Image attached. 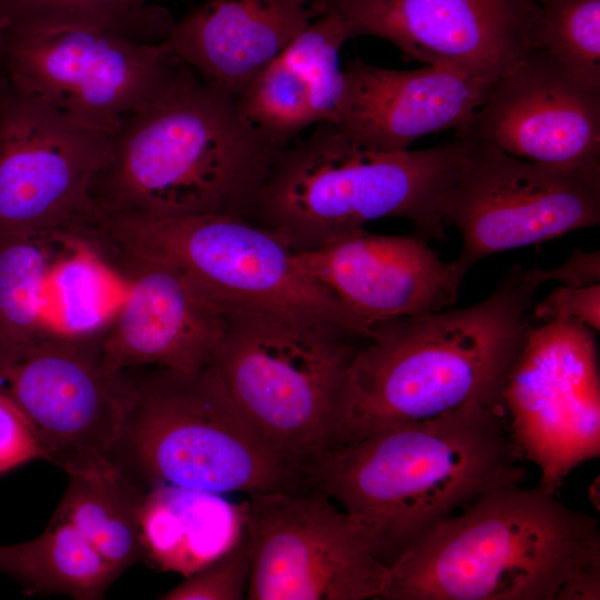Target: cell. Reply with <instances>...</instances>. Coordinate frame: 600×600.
Listing matches in <instances>:
<instances>
[{
    "label": "cell",
    "mask_w": 600,
    "mask_h": 600,
    "mask_svg": "<svg viewBox=\"0 0 600 600\" xmlns=\"http://www.w3.org/2000/svg\"><path fill=\"white\" fill-rule=\"evenodd\" d=\"M244 530V502L231 503L220 493L160 484L144 494L143 560L159 571L189 577L230 550Z\"/></svg>",
    "instance_id": "44dd1931"
},
{
    "label": "cell",
    "mask_w": 600,
    "mask_h": 600,
    "mask_svg": "<svg viewBox=\"0 0 600 600\" xmlns=\"http://www.w3.org/2000/svg\"><path fill=\"white\" fill-rule=\"evenodd\" d=\"M598 520L537 486L484 493L388 567L383 600H594Z\"/></svg>",
    "instance_id": "277c9868"
},
{
    "label": "cell",
    "mask_w": 600,
    "mask_h": 600,
    "mask_svg": "<svg viewBox=\"0 0 600 600\" xmlns=\"http://www.w3.org/2000/svg\"><path fill=\"white\" fill-rule=\"evenodd\" d=\"M317 13L308 0H208L160 43L236 101Z\"/></svg>",
    "instance_id": "ffe728a7"
},
{
    "label": "cell",
    "mask_w": 600,
    "mask_h": 600,
    "mask_svg": "<svg viewBox=\"0 0 600 600\" xmlns=\"http://www.w3.org/2000/svg\"><path fill=\"white\" fill-rule=\"evenodd\" d=\"M68 476L51 519L72 524L120 574L143 560L140 514L146 491L118 469Z\"/></svg>",
    "instance_id": "7402d4cb"
},
{
    "label": "cell",
    "mask_w": 600,
    "mask_h": 600,
    "mask_svg": "<svg viewBox=\"0 0 600 600\" xmlns=\"http://www.w3.org/2000/svg\"><path fill=\"white\" fill-rule=\"evenodd\" d=\"M538 288L529 269L513 266L476 304L374 323L350 363L333 446L469 408L503 410Z\"/></svg>",
    "instance_id": "7a4b0ae2"
},
{
    "label": "cell",
    "mask_w": 600,
    "mask_h": 600,
    "mask_svg": "<svg viewBox=\"0 0 600 600\" xmlns=\"http://www.w3.org/2000/svg\"><path fill=\"white\" fill-rule=\"evenodd\" d=\"M128 291L104 326L102 359L112 371L156 367L182 372L210 363L227 314L174 268L114 254Z\"/></svg>",
    "instance_id": "ac0fdd59"
},
{
    "label": "cell",
    "mask_w": 600,
    "mask_h": 600,
    "mask_svg": "<svg viewBox=\"0 0 600 600\" xmlns=\"http://www.w3.org/2000/svg\"><path fill=\"white\" fill-rule=\"evenodd\" d=\"M468 138L443 209L462 238L449 262L457 281L477 262L600 222V167L531 162Z\"/></svg>",
    "instance_id": "30bf717a"
},
{
    "label": "cell",
    "mask_w": 600,
    "mask_h": 600,
    "mask_svg": "<svg viewBox=\"0 0 600 600\" xmlns=\"http://www.w3.org/2000/svg\"><path fill=\"white\" fill-rule=\"evenodd\" d=\"M80 241L53 232L0 234V344L28 341L49 328L43 306L51 271Z\"/></svg>",
    "instance_id": "603a6c76"
},
{
    "label": "cell",
    "mask_w": 600,
    "mask_h": 600,
    "mask_svg": "<svg viewBox=\"0 0 600 600\" xmlns=\"http://www.w3.org/2000/svg\"><path fill=\"white\" fill-rule=\"evenodd\" d=\"M366 340L332 324L230 313L208 367L259 431L303 468L334 443L348 370Z\"/></svg>",
    "instance_id": "ba28073f"
},
{
    "label": "cell",
    "mask_w": 600,
    "mask_h": 600,
    "mask_svg": "<svg viewBox=\"0 0 600 600\" xmlns=\"http://www.w3.org/2000/svg\"><path fill=\"white\" fill-rule=\"evenodd\" d=\"M141 4H147V0H137Z\"/></svg>",
    "instance_id": "8d00e7d4"
},
{
    "label": "cell",
    "mask_w": 600,
    "mask_h": 600,
    "mask_svg": "<svg viewBox=\"0 0 600 600\" xmlns=\"http://www.w3.org/2000/svg\"><path fill=\"white\" fill-rule=\"evenodd\" d=\"M529 273L539 287L548 281H559L569 287L597 284L600 279L599 251L574 250L560 266L529 270Z\"/></svg>",
    "instance_id": "d6a6232c"
},
{
    "label": "cell",
    "mask_w": 600,
    "mask_h": 600,
    "mask_svg": "<svg viewBox=\"0 0 600 600\" xmlns=\"http://www.w3.org/2000/svg\"><path fill=\"white\" fill-rule=\"evenodd\" d=\"M311 7L320 14L329 8H337L353 0H308Z\"/></svg>",
    "instance_id": "e575fe53"
},
{
    "label": "cell",
    "mask_w": 600,
    "mask_h": 600,
    "mask_svg": "<svg viewBox=\"0 0 600 600\" xmlns=\"http://www.w3.org/2000/svg\"><path fill=\"white\" fill-rule=\"evenodd\" d=\"M8 27H94L148 43H160L174 21L157 6L137 0H0Z\"/></svg>",
    "instance_id": "d4e9b609"
},
{
    "label": "cell",
    "mask_w": 600,
    "mask_h": 600,
    "mask_svg": "<svg viewBox=\"0 0 600 600\" xmlns=\"http://www.w3.org/2000/svg\"><path fill=\"white\" fill-rule=\"evenodd\" d=\"M7 26H8L7 20H6V18L2 16V13L0 12V41H1L3 31H4V29L7 28Z\"/></svg>",
    "instance_id": "d590c367"
},
{
    "label": "cell",
    "mask_w": 600,
    "mask_h": 600,
    "mask_svg": "<svg viewBox=\"0 0 600 600\" xmlns=\"http://www.w3.org/2000/svg\"><path fill=\"white\" fill-rule=\"evenodd\" d=\"M36 459L47 460L27 420L0 393V473Z\"/></svg>",
    "instance_id": "1f68e13d"
},
{
    "label": "cell",
    "mask_w": 600,
    "mask_h": 600,
    "mask_svg": "<svg viewBox=\"0 0 600 600\" xmlns=\"http://www.w3.org/2000/svg\"><path fill=\"white\" fill-rule=\"evenodd\" d=\"M516 158L561 167H600V89L541 48L492 86L461 136Z\"/></svg>",
    "instance_id": "2e32d148"
},
{
    "label": "cell",
    "mask_w": 600,
    "mask_h": 600,
    "mask_svg": "<svg viewBox=\"0 0 600 600\" xmlns=\"http://www.w3.org/2000/svg\"><path fill=\"white\" fill-rule=\"evenodd\" d=\"M352 38L344 17L329 8L310 22L279 54L303 80L314 123H336L344 78L339 52Z\"/></svg>",
    "instance_id": "484cf974"
},
{
    "label": "cell",
    "mask_w": 600,
    "mask_h": 600,
    "mask_svg": "<svg viewBox=\"0 0 600 600\" xmlns=\"http://www.w3.org/2000/svg\"><path fill=\"white\" fill-rule=\"evenodd\" d=\"M18 581L27 594L103 598L120 573L72 524L51 519L36 539L18 543Z\"/></svg>",
    "instance_id": "cb8c5ba5"
},
{
    "label": "cell",
    "mask_w": 600,
    "mask_h": 600,
    "mask_svg": "<svg viewBox=\"0 0 600 600\" xmlns=\"http://www.w3.org/2000/svg\"><path fill=\"white\" fill-rule=\"evenodd\" d=\"M131 396L112 464L146 492L160 484L216 493L298 491L301 464L249 420L206 367L128 370Z\"/></svg>",
    "instance_id": "8992f818"
},
{
    "label": "cell",
    "mask_w": 600,
    "mask_h": 600,
    "mask_svg": "<svg viewBox=\"0 0 600 600\" xmlns=\"http://www.w3.org/2000/svg\"><path fill=\"white\" fill-rule=\"evenodd\" d=\"M337 127L368 150H409L420 137L448 129L463 134L496 79L448 64L391 70L348 60Z\"/></svg>",
    "instance_id": "d6986e66"
},
{
    "label": "cell",
    "mask_w": 600,
    "mask_h": 600,
    "mask_svg": "<svg viewBox=\"0 0 600 600\" xmlns=\"http://www.w3.org/2000/svg\"><path fill=\"white\" fill-rule=\"evenodd\" d=\"M49 282L64 328L62 331H94L111 319L110 270L88 242L78 241L56 263Z\"/></svg>",
    "instance_id": "4316f807"
},
{
    "label": "cell",
    "mask_w": 600,
    "mask_h": 600,
    "mask_svg": "<svg viewBox=\"0 0 600 600\" xmlns=\"http://www.w3.org/2000/svg\"><path fill=\"white\" fill-rule=\"evenodd\" d=\"M104 326L80 333L48 328L28 341L0 344V393L27 420L46 461L67 474L117 469L111 454L131 379L128 370L104 366Z\"/></svg>",
    "instance_id": "9c48e42d"
},
{
    "label": "cell",
    "mask_w": 600,
    "mask_h": 600,
    "mask_svg": "<svg viewBox=\"0 0 600 600\" xmlns=\"http://www.w3.org/2000/svg\"><path fill=\"white\" fill-rule=\"evenodd\" d=\"M240 114L273 141L287 146L314 124L308 89L279 56L234 101Z\"/></svg>",
    "instance_id": "83f0119b"
},
{
    "label": "cell",
    "mask_w": 600,
    "mask_h": 600,
    "mask_svg": "<svg viewBox=\"0 0 600 600\" xmlns=\"http://www.w3.org/2000/svg\"><path fill=\"white\" fill-rule=\"evenodd\" d=\"M297 267L331 292L362 324L437 312L454 303L461 283L427 240L352 230L293 252Z\"/></svg>",
    "instance_id": "e0dca14e"
},
{
    "label": "cell",
    "mask_w": 600,
    "mask_h": 600,
    "mask_svg": "<svg viewBox=\"0 0 600 600\" xmlns=\"http://www.w3.org/2000/svg\"><path fill=\"white\" fill-rule=\"evenodd\" d=\"M98 247L168 264L226 314L264 313L332 324L368 338L369 328L296 264L293 250L247 218H152L106 213Z\"/></svg>",
    "instance_id": "52a82bcc"
},
{
    "label": "cell",
    "mask_w": 600,
    "mask_h": 600,
    "mask_svg": "<svg viewBox=\"0 0 600 600\" xmlns=\"http://www.w3.org/2000/svg\"><path fill=\"white\" fill-rule=\"evenodd\" d=\"M0 571L17 580L19 574L18 547L0 544Z\"/></svg>",
    "instance_id": "836d02e7"
},
{
    "label": "cell",
    "mask_w": 600,
    "mask_h": 600,
    "mask_svg": "<svg viewBox=\"0 0 600 600\" xmlns=\"http://www.w3.org/2000/svg\"><path fill=\"white\" fill-rule=\"evenodd\" d=\"M112 134L11 88L0 97V234L53 232L88 243L104 212L90 193Z\"/></svg>",
    "instance_id": "7c38bea8"
},
{
    "label": "cell",
    "mask_w": 600,
    "mask_h": 600,
    "mask_svg": "<svg viewBox=\"0 0 600 600\" xmlns=\"http://www.w3.org/2000/svg\"><path fill=\"white\" fill-rule=\"evenodd\" d=\"M251 568L246 530L219 559L161 594L164 600H241L247 594Z\"/></svg>",
    "instance_id": "f546056e"
},
{
    "label": "cell",
    "mask_w": 600,
    "mask_h": 600,
    "mask_svg": "<svg viewBox=\"0 0 600 600\" xmlns=\"http://www.w3.org/2000/svg\"><path fill=\"white\" fill-rule=\"evenodd\" d=\"M502 416L474 407L378 429L313 458L307 481L342 507L389 567L459 508L521 482L524 456Z\"/></svg>",
    "instance_id": "6da1fadb"
},
{
    "label": "cell",
    "mask_w": 600,
    "mask_h": 600,
    "mask_svg": "<svg viewBox=\"0 0 600 600\" xmlns=\"http://www.w3.org/2000/svg\"><path fill=\"white\" fill-rule=\"evenodd\" d=\"M540 48L600 89V0H539Z\"/></svg>",
    "instance_id": "f1b7e54d"
},
{
    "label": "cell",
    "mask_w": 600,
    "mask_h": 600,
    "mask_svg": "<svg viewBox=\"0 0 600 600\" xmlns=\"http://www.w3.org/2000/svg\"><path fill=\"white\" fill-rule=\"evenodd\" d=\"M250 600L379 599L388 567L357 523L318 489L244 501Z\"/></svg>",
    "instance_id": "4fadbf2b"
},
{
    "label": "cell",
    "mask_w": 600,
    "mask_h": 600,
    "mask_svg": "<svg viewBox=\"0 0 600 600\" xmlns=\"http://www.w3.org/2000/svg\"><path fill=\"white\" fill-rule=\"evenodd\" d=\"M468 138L422 150L382 152L353 143L331 122L279 153L250 218L293 251L329 243L382 218L411 221L419 237L444 238V203Z\"/></svg>",
    "instance_id": "5b68a950"
},
{
    "label": "cell",
    "mask_w": 600,
    "mask_h": 600,
    "mask_svg": "<svg viewBox=\"0 0 600 600\" xmlns=\"http://www.w3.org/2000/svg\"><path fill=\"white\" fill-rule=\"evenodd\" d=\"M534 316L547 321L573 320L592 330L600 326V286H561L534 306Z\"/></svg>",
    "instance_id": "4dcf8cb0"
},
{
    "label": "cell",
    "mask_w": 600,
    "mask_h": 600,
    "mask_svg": "<svg viewBox=\"0 0 600 600\" xmlns=\"http://www.w3.org/2000/svg\"><path fill=\"white\" fill-rule=\"evenodd\" d=\"M512 440L554 493L600 451V382L593 330L573 320L529 328L502 390Z\"/></svg>",
    "instance_id": "5bb4252c"
},
{
    "label": "cell",
    "mask_w": 600,
    "mask_h": 600,
    "mask_svg": "<svg viewBox=\"0 0 600 600\" xmlns=\"http://www.w3.org/2000/svg\"><path fill=\"white\" fill-rule=\"evenodd\" d=\"M333 9L352 38L379 37L410 59L496 80L540 48L537 0H353Z\"/></svg>",
    "instance_id": "9a60e30c"
},
{
    "label": "cell",
    "mask_w": 600,
    "mask_h": 600,
    "mask_svg": "<svg viewBox=\"0 0 600 600\" xmlns=\"http://www.w3.org/2000/svg\"><path fill=\"white\" fill-rule=\"evenodd\" d=\"M284 147L180 60L153 101L112 134L90 193L112 214L248 219Z\"/></svg>",
    "instance_id": "3957f363"
},
{
    "label": "cell",
    "mask_w": 600,
    "mask_h": 600,
    "mask_svg": "<svg viewBox=\"0 0 600 600\" xmlns=\"http://www.w3.org/2000/svg\"><path fill=\"white\" fill-rule=\"evenodd\" d=\"M0 51L12 89L110 134L153 101L180 63L161 43L94 27H7Z\"/></svg>",
    "instance_id": "8fae6325"
}]
</instances>
